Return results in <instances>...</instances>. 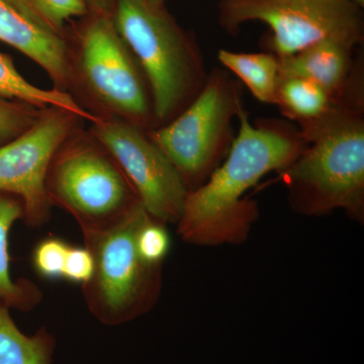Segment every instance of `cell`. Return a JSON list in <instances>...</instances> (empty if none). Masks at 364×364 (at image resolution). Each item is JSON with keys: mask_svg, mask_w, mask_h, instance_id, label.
<instances>
[{"mask_svg": "<svg viewBox=\"0 0 364 364\" xmlns=\"http://www.w3.org/2000/svg\"><path fill=\"white\" fill-rule=\"evenodd\" d=\"M279 63L280 77L312 81L328 93L334 104L363 95L360 66L353 60V49L339 43H318L279 58Z\"/></svg>", "mask_w": 364, "mask_h": 364, "instance_id": "11", "label": "cell"}, {"mask_svg": "<svg viewBox=\"0 0 364 364\" xmlns=\"http://www.w3.org/2000/svg\"><path fill=\"white\" fill-rule=\"evenodd\" d=\"M299 124L305 148L279 171L291 208L306 215L342 210L363 222V97L335 102L322 117Z\"/></svg>", "mask_w": 364, "mask_h": 364, "instance_id": "2", "label": "cell"}, {"mask_svg": "<svg viewBox=\"0 0 364 364\" xmlns=\"http://www.w3.org/2000/svg\"><path fill=\"white\" fill-rule=\"evenodd\" d=\"M238 119V134L224 162L203 186L188 191L176 223L179 236L191 245H239L247 240L258 207L245 193L269 172L286 168L305 148L299 131L284 124L254 126L244 109Z\"/></svg>", "mask_w": 364, "mask_h": 364, "instance_id": "1", "label": "cell"}, {"mask_svg": "<svg viewBox=\"0 0 364 364\" xmlns=\"http://www.w3.org/2000/svg\"><path fill=\"white\" fill-rule=\"evenodd\" d=\"M112 20L147 79L157 128L169 123L203 90L208 72L200 48L149 0H116Z\"/></svg>", "mask_w": 364, "mask_h": 364, "instance_id": "4", "label": "cell"}, {"mask_svg": "<svg viewBox=\"0 0 364 364\" xmlns=\"http://www.w3.org/2000/svg\"><path fill=\"white\" fill-rule=\"evenodd\" d=\"M9 310L0 305V364H52L56 341L51 333L42 327L25 334Z\"/></svg>", "mask_w": 364, "mask_h": 364, "instance_id": "15", "label": "cell"}, {"mask_svg": "<svg viewBox=\"0 0 364 364\" xmlns=\"http://www.w3.org/2000/svg\"><path fill=\"white\" fill-rule=\"evenodd\" d=\"M23 219V205L20 198L0 193V305L30 312L43 301L42 291L32 280L13 279L9 254V234L14 223Z\"/></svg>", "mask_w": 364, "mask_h": 364, "instance_id": "13", "label": "cell"}, {"mask_svg": "<svg viewBox=\"0 0 364 364\" xmlns=\"http://www.w3.org/2000/svg\"><path fill=\"white\" fill-rule=\"evenodd\" d=\"M83 122L67 109L46 107L30 128L0 146V193L20 198L28 226L42 227L51 219L48 169L59 146Z\"/></svg>", "mask_w": 364, "mask_h": 364, "instance_id": "9", "label": "cell"}, {"mask_svg": "<svg viewBox=\"0 0 364 364\" xmlns=\"http://www.w3.org/2000/svg\"><path fill=\"white\" fill-rule=\"evenodd\" d=\"M220 62L241 79L253 97L264 104H277L279 58L272 53H237L220 50Z\"/></svg>", "mask_w": 364, "mask_h": 364, "instance_id": "14", "label": "cell"}, {"mask_svg": "<svg viewBox=\"0 0 364 364\" xmlns=\"http://www.w3.org/2000/svg\"><path fill=\"white\" fill-rule=\"evenodd\" d=\"M334 105L323 88L305 78L280 77L277 107L282 114L298 123L322 117Z\"/></svg>", "mask_w": 364, "mask_h": 364, "instance_id": "17", "label": "cell"}, {"mask_svg": "<svg viewBox=\"0 0 364 364\" xmlns=\"http://www.w3.org/2000/svg\"><path fill=\"white\" fill-rule=\"evenodd\" d=\"M41 28L64 38L72 21L87 16L85 0H4Z\"/></svg>", "mask_w": 364, "mask_h": 364, "instance_id": "18", "label": "cell"}, {"mask_svg": "<svg viewBox=\"0 0 364 364\" xmlns=\"http://www.w3.org/2000/svg\"><path fill=\"white\" fill-rule=\"evenodd\" d=\"M0 97L16 100L38 109L56 107L74 112L85 122L95 121L83 111L69 93L52 88L44 90L32 85L14 66L13 59L0 53Z\"/></svg>", "mask_w": 364, "mask_h": 364, "instance_id": "16", "label": "cell"}, {"mask_svg": "<svg viewBox=\"0 0 364 364\" xmlns=\"http://www.w3.org/2000/svg\"><path fill=\"white\" fill-rule=\"evenodd\" d=\"M91 18L66 44L68 90L95 121H119L146 131L157 128L147 79L117 32L112 16Z\"/></svg>", "mask_w": 364, "mask_h": 364, "instance_id": "3", "label": "cell"}, {"mask_svg": "<svg viewBox=\"0 0 364 364\" xmlns=\"http://www.w3.org/2000/svg\"><path fill=\"white\" fill-rule=\"evenodd\" d=\"M136 246L146 262L162 267L170 249V237L166 225L148 215L139 228Z\"/></svg>", "mask_w": 364, "mask_h": 364, "instance_id": "20", "label": "cell"}, {"mask_svg": "<svg viewBox=\"0 0 364 364\" xmlns=\"http://www.w3.org/2000/svg\"><path fill=\"white\" fill-rule=\"evenodd\" d=\"M70 246L68 242L59 237L43 239L33 248V270L45 279H63L67 254Z\"/></svg>", "mask_w": 364, "mask_h": 364, "instance_id": "19", "label": "cell"}, {"mask_svg": "<svg viewBox=\"0 0 364 364\" xmlns=\"http://www.w3.org/2000/svg\"><path fill=\"white\" fill-rule=\"evenodd\" d=\"M148 214L141 205L116 226L83 234L95 270L82 294L102 324L119 326L149 313L159 301L162 267L146 262L136 246L139 228Z\"/></svg>", "mask_w": 364, "mask_h": 364, "instance_id": "6", "label": "cell"}, {"mask_svg": "<svg viewBox=\"0 0 364 364\" xmlns=\"http://www.w3.org/2000/svg\"><path fill=\"white\" fill-rule=\"evenodd\" d=\"M95 270V259L90 249L83 246H70L67 254L63 279L72 284H87Z\"/></svg>", "mask_w": 364, "mask_h": 364, "instance_id": "22", "label": "cell"}, {"mask_svg": "<svg viewBox=\"0 0 364 364\" xmlns=\"http://www.w3.org/2000/svg\"><path fill=\"white\" fill-rule=\"evenodd\" d=\"M149 1L153 2V4H164V0H149Z\"/></svg>", "mask_w": 364, "mask_h": 364, "instance_id": "24", "label": "cell"}, {"mask_svg": "<svg viewBox=\"0 0 364 364\" xmlns=\"http://www.w3.org/2000/svg\"><path fill=\"white\" fill-rule=\"evenodd\" d=\"M349 1H351L352 4H355V6H358V7L364 6V0H349Z\"/></svg>", "mask_w": 364, "mask_h": 364, "instance_id": "23", "label": "cell"}, {"mask_svg": "<svg viewBox=\"0 0 364 364\" xmlns=\"http://www.w3.org/2000/svg\"><path fill=\"white\" fill-rule=\"evenodd\" d=\"M88 130L111 152L150 217L176 224L189 191L148 131L119 121H95Z\"/></svg>", "mask_w": 364, "mask_h": 364, "instance_id": "10", "label": "cell"}, {"mask_svg": "<svg viewBox=\"0 0 364 364\" xmlns=\"http://www.w3.org/2000/svg\"><path fill=\"white\" fill-rule=\"evenodd\" d=\"M0 41L38 64L51 79L53 88L67 92L68 71L64 38L41 28L11 4L0 0Z\"/></svg>", "mask_w": 364, "mask_h": 364, "instance_id": "12", "label": "cell"}, {"mask_svg": "<svg viewBox=\"0 0 364 364\" xmlns=\"http://www.w3.org/2000/svg\"><path fill=\"white\" fill-rule=\"evenodd\" d=\"M43 109L0 97V146L30 128Z\"/></svg>", "mask_w": 364, "mask_h": 364, "instance_id": "21", "label": "cell"}, {"mask_svg": "<svg viewBox=\"0 0 364 364\" xmlns=\"http://www.w3.org/2000/svg\"><path fill=\"white\" fill-rule=\"evenodd\" d=\"M220 23L233 33L261 21L272 31V54L291 56L322 42L355 49L363 43L359 7L349 0H222Z\"/></svg>", "mask_w": 364, "mask_h": 364, "instance_id": "8", "label": "cell"}, {"mask_svg": "<svg viewBox=\"0 0 364 364\" xmlns=\"http://www.w3.org/2000/svg\"><path fill=\"white\" fill-rule=\"evenodd\" d=\"M46 193L52 208L71 215L82 233L116 226L142 205L111 152L82 124L55 153Z\"/></svg>", "mask_w": 364, "mask_h": 364, "instance_id": "5", "label": "cell"}, {"mask_svg": "<svg viewBox=\"0 0 364 364\" xmlns=\"http://www.w3.org/2000/svg\"><path fill=\"white\" fill-rule=\"evenodd\" d=\"M240 86L215 69L198 97L169 123L148 131L188 191L205 183L234 141L233 122L243 109Z\"/></svg>", "mask_w": 364, "mask_h": 364, "instance_id": "7", "label": "cell"}]
</instances>
